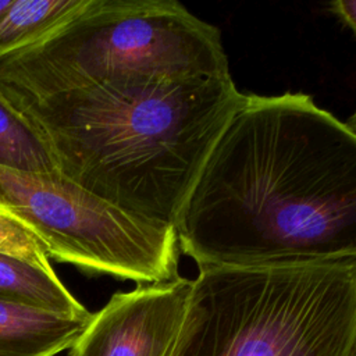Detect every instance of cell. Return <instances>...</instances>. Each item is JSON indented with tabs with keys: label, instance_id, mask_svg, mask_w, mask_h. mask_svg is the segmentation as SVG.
Returning <instances> with one entry per match:
<instances>
[{
	"label": "cell",
	"instance_id": "cell-6",
	"mask_svg": "<svg viewBox=\"0 0 356 356\" xmlns=\"http://www.w3.org/2000/svg\"><path fill=\"white\" fill-rule=\"evenodd\" d=\"M192 285L178 277L115 292L92 313L67 356H174Z\"/></svg>",
	"mask_w": 356,
	"mask_h": 356
},
{
	"label": "cell",
	"instance_id": "cell-13",
	"mask_svg": "<svg viewBox=\"0 0 356 356\" xmlns=\"http://www.w3.org/2000/svg\"><path fill=\"white\" fill-rule=\"evenodd\" d=\"M346 127L356 135V110L353 111V114L346 120Z\"/></svg>",
	"mask_w": 356,
	"mask_h": 356
},
{
	"label": "cell",
	"instance_id": "cell-5",
	"mask_svg": "<svg viewBox=\"0 0 356 356\" xmlns=\"http://www.w3.org/2000/svg\"><path fill=\"white\" fill-rule=\"evenodd\" d=\"M0 206L17 217L56 261L138 285L179 277L175 227L129 213L57 171L0 165Z\"/></svg>",
	"mask_w": 356,
	"mask_h": 356
},
{
	"label": "cell",
	"instance_id": "cell-11",
	"mask_svg": "<svg viewBox=\"0 0 356 356\" xmlns=\"http://www.w3.org/2000/svg\"><path fill=\"white\" fill-rule=\"evenodd\" d=\"M0 253L39 270L56 273L40 241L3 206H0Z\"/></svg>",
	"mask_w": 356,
	"mask_h": 356
},
{
	"label": "cell",
	"instance_id": "cell-4",
	"mask_svg": "<svg viewBox=\"0 0 356 356\" xmlns=\"http://www.w3.org/2000/svg\"><path fill=\"white\" fill-rule=\"evenodd\" d=\"M217 26L175 0H89L58 33L0 64V89L39 99L120 79L228 76Z\"/></svg>",
	"mask_w": 356,
	"mask_h": 356
},
{
	"label": "cell",
	"instance_id": "cell-10",
	"mask_svg": "<svg viewBox=\"0 0 356 356\" xmlns=\"http://www.w3.org/2000/svg\"><path fill=\"white\" fill-rule=\"evenodd\" d=\"M0 165L19 171H54L44 147L24 118L0 96Z\"/></svg>",
	"mask_w": 356,
	"mask_h": 356
},
{
	"label": "cell",
	"instance_id": "cell-8",
	"mask_svg": "<svg viewBox=\"0 0 356 356\" xmlns=\"http://www.w3.org/2000/svg\"><path fill=\"white\" fill-rule=\"evenodd\" d=\"M89 0H13L0 17V64L63 31Z\"/></svg>",
	"mask_w": 356,
	"mask_h": 356
},
{
	"label": "cell",
	"instance_id": "cell-15",
	"mask_svg": "<svg viewBox=\"0 0 356 356\" xmlns=\"http://www.w3.org/2000/svg\"><path fill=\"white\" fill-rule=\"evenodd\" d=\"M352 356H356V343H355V348H353V352H352Z\"/></svg>",
	"mask_w": 356,
	"mask_h": 356
},
{
	"label": "cell",
	"instance_id": "cell-3",
	"mask_svg": "<svg viewBox=\"0 0 356 356\" xmlns=\"http://www.w3.org/2000/svg\"><path fill=\"white\" fill-rule=\"evenodd\" d=\"M356 259L199 267L174 356H352Z\"/></svg>",
	"mask_w": 356,
	"mask_h": 356
},
{
	"label": "cell",
	"instance_id": "cell-2",
	"mask_svg": "<svg viewBox=\"0 0 356 356\" xmlns=\"http://www.w3.org/2000/svg\"><path fill=\"white\" fill-rule=\"evenodd\" d=\"M53 170L115 206L175 227L242 93L231 75L120 79L39 99L0 89Z\"/></svg>",
	"mask_w": 356,
	"mask_h": 356
},
{
	"label": "cell",
	"instance_id": "cell-1",
	"mask_svg": "<svg viewBox=\"0 0 356 356\" xmlns=\"http://www.w3.org/2000/svg\"><path fill=\"white\" fill-rule=\"evenodd\" d=\"M175 229L197 267L356 259V135L306 93L243 95Z\"/></svg>",
	"mask_w": 356,
	"mask_h": 356
},
{
	"label": "cell",
	"instance_id": "cell-12",
	"mask_svg": "<svg viewBox=\"0 0 356 356\" xmlns=\"http://www.w3.org/2000/svg\"><path fill=\"white\" fill-rule=\"evenodd\" d=\"M328 7L356 36V0H335Z\"/></svg>",
	"mask_w": 356,
	"mask_h": 356
},
{
	"label": "cell",
	"instance_id": "cell-9",
	"mask_svg": "<svg viewBox=\"0 0 356 356\" xmlns=\"http://www.w3.org/2000/svg\"><path fill=\"white\" fill-rule=\"evenodd\" d=\"M0 299L76 317L92 314L67 289L56 273L39 270L1 253Z\"/></svg>",
	"mask_w": 356,
	"mask_h": 356
},
{
	"label": "cell",
	"instance_id": "cell-7",
	"mask_svg": "<svg viewBox=\"0 0 356 356\" xmlns=\"http://www.w3.org/2000/svg\"><path fill=\"white\" fill-rule=\"evenodd\" d=\"M90 316L76 317L0 299V356H56L68 350Z\"/></svg>",
	"mask_w": 356,
	"mask_h": 356
},
{
	"label": "cell",
	"instance_id": "cell-14",
	"mask_svg": "<svg viewBox=\"0 0 356 356\" xmlns=\"http://www.w3.org/2000/svg\"><path fill=\"white\" fill-rule=\"evenodd\" d=\"M13 0H0V17L6 13V10L11 6Z\"/></svg>",
	"mask_w": 356,
	"mask_h": 356
}]
</instances>
